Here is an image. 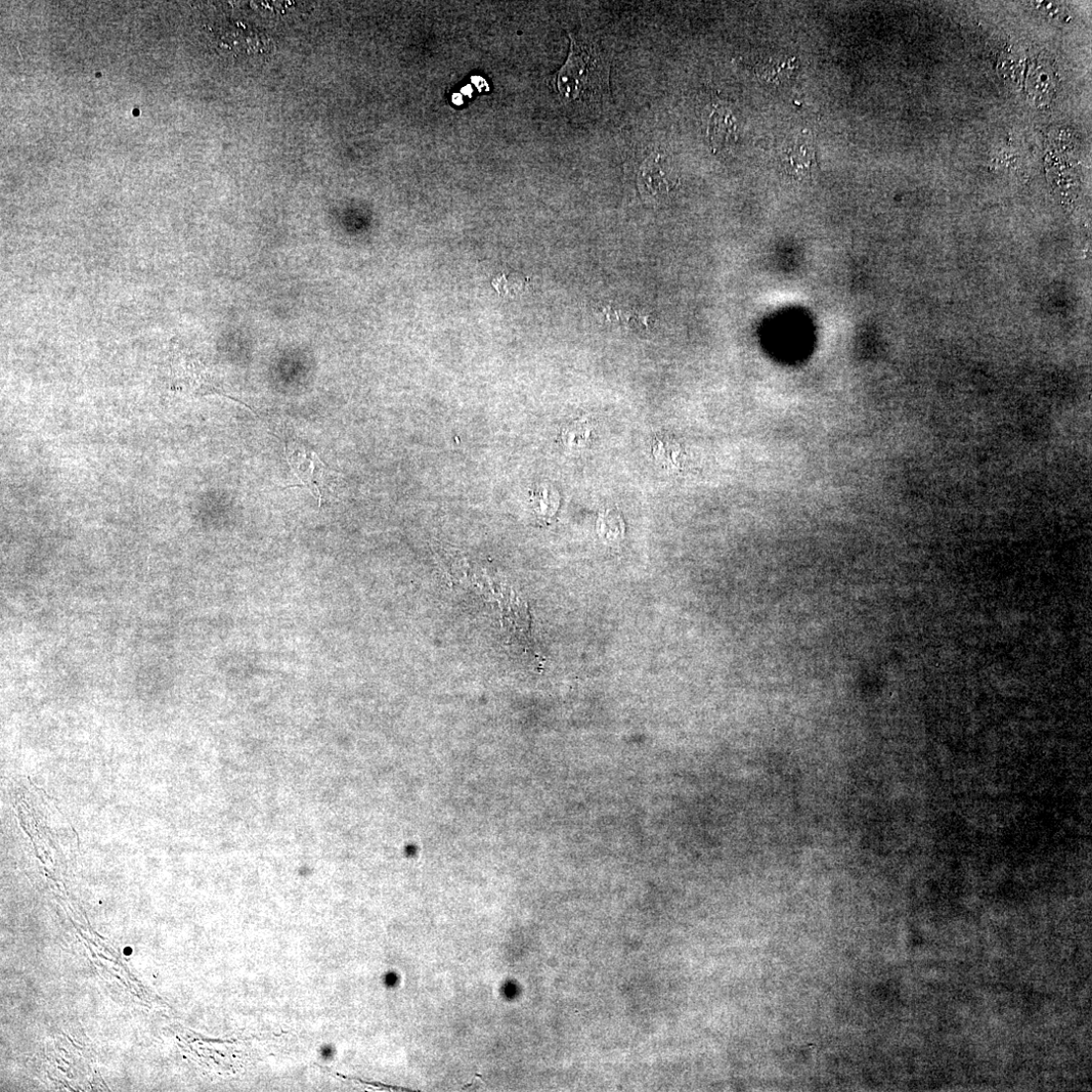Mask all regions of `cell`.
Returning <instances> with one entry per match:
<instances>
[{
  "label": "cell",
  "instance_id": "obj_1",
  "mask_svg": "<svg viewBox=\"0 0 1092 1092\" xmlns=\"http://www.w3.org/2000/svg\"><path fill=\"white\" fill-rule=\"evenodd\" d=\"M571 39L569 59L557 74V90L564 98L572 100L598 96L607 85V62L594 43L575 37Z\"/></svg>",
  "mask_w": 1092,
  "mask_h": 1092
},
{
  "label": "cell",
  "instance_id": "obj_2",
  "mask_svg": "<svg viewBox=\"0 0 1092 1092\" xmlns=\"http://www.w3.org/2000/svg\"><path fill=\"white\" fill-rule=\"evenodd\" d=\"M286 455L290 465L300 480V486L308 489L321 502L331 493L333 472L320 461L314 452L302 448L290 449Z\"/></svg>",
  "mask_w": 1092,
  "mask_h": 1092
},
{
  "label": "cell",
  "instance_id": "obj_3",
  "mask_svg": "<svg viewBox=\"0 0 1092 1092\" xmlns=\"http://www.w3.org/2000/svg\"><path fill=\"white\" fill-rule=\"evenodd\" d=\"M172 376L174 386L190 394L198 396L216 394L232 399L200 362L186 354L173 356Z\"/></svg>",
  "mask_w": 1092,
  "mask_h": 1092
},
{
  "label": "cell",
  "instance_id": "obj_4",
  "mask_svg": "<svg viewBox=\"0 0 1092 1092\" xmlns=\"http://www.w3.org/2000/svg\"><path fill=\"white\" fill-rule=\"evenodd\" d=\"M783 165L785 171L794 178L800 180L810 178L817 167L813 144L804 138L798 139L786 151Z\"/></svg>",
  "mask_w": 1092,
  "mask_h": 1092
},
{
  "label": "cell",
  "instance_id": "obj_5",
  "mask_svg": "<svg viewBox=\"0 0 1092 1092\" xmlns=\"http://www.w3.org/2000/svg\"><path fill=\"white\" fill-rule=\"evenodd\" d=\"M1033 7L1037 9L1044 17L1050 21H1055L1056 23L1065 25L1070 23L1071 15L1066 7L1058 3L1050 2H1037L1032 3Z\"/></svg>",
  "mask_w": 1092,
  "mask_h": 1092
},
{
  "label": "cell",
  "instance_id": "obj_6",
  "mask_svg": "<svg viewBox=\"0 0 1092 1092\" xmlns=\"http://www.w3.org/2000/svg\"><path fill=\"white\" fill-rule=\"evenodd\" d=\"M792 61L785 62V63H780V64L776 63V62H769L768 64H766L761 69V71H762L761 75H762V77H764L765 79H767L769 81L776 80L777 76H778V72H779V75H780L781 78H784L786 75L789 76L790 73H792L794 68H795L794 65L793 66L791 65Z\"/></svg>",
  "mask_w": 1092,
  "mask_h": 1092
}]
</instances>
